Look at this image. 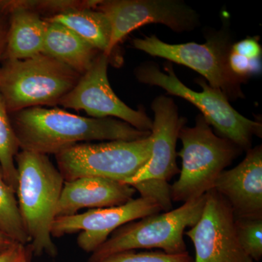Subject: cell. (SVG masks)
Instances as JSON below:
<instances>
[{
    "instance_id": "1",
    "label": "cell",
    "mask_w": 262,
    "mask_h": 262,
    "mask_svg": "<svg viewBox=\"0 0 262 262\" xmlns=\"http://www.w3.org/2000/svg\"><path fill=\"white\" fill-rule=\"evenodd\" d=\"M11 122L20 150L46 155L82 143L135 141L151 135L117 119L79 116L56 107L26 108L13 114Z\"/></svg>"
},
{
    "instance_id": "2",
    "label": "cell",
    "mask_w": 262,
    "mask_h": 262,
    "mask_svg": "<svg viewBox=\"0 0 262 262\" xmlns=\"http://www.w3.org/2000/svg\"><path fill=\"white\" fill-rule=\"evenodd\" d=\"M18 173L16 198L30 238L31 251L37 256H56L51 230L64 179L48 155L20 150L15 157Z\"/></svg>"
},
{
    "instance_id": "3",
    "label": "cell",
    "mask_w": 262,
    "mask_h": 262,
    "mask_svg": "<svg viewBox=\"0 0 262 262\" xmlns=\"http://www.w3.org/2000/svg\"><path fill=\"white\" fill-rule=\"evenodd\" d=\"M0 66V95L8 113L54 106L82 75L46 54L24 60H4Z\"/></svg>"
},
{
    "instance_id": "4",
    "label": "cell",
    "mask_w": 262,
    "mask_h": 262,
    "mask_svg": "<svg viewBox=\"0 0 262 262\" xmlns=\"http://www.w3.org/2000/svg\"><path fill=\"white\" fill-rule=\"evenodd\" d=\"M179 139L182 148V169L170 185L172 202L192 201L213 189L219 176L243 151L232 141L215 135L209 123L198 115L194 127L184 126Z\"/></svg>"
},
{
    "instance_id": "5",
    "label": "cell",
    "mask_w": 262,
    "mask_h": 262,
    "mask_svg": "<svg viewBox=\"0 0 262 262\" xmlns=\"http://www.w3.org/2000/svg\"><path fill=\"white\" fill-rule=\"evenodd\" d=\"M134 75L141 83L158 86L168 94L192 103L201 110L210 125H213L222 137L232 141L239 149H251L253 136L261 137V123L246 118L236 111L227 96L220 90L211 87L203 78L195 80L203 89L201 92L188 88L176 75L170 62L164 64V72L155 62H144L136 67Z\"/></svg>"
},
{
    "instance_id": "6",
    "label": "cell",
    "mask_w": 262,
    "mask_h": 262,
    "mask_svg": "<svg viewBox=\"0 0 262 262\" xmlns=\"http://www.w3.org/2000/svg\"><path fill=\"white\" fill-rule=\"evenodd\" d=\"M184 203L163 213L149 215L122 226L92 253L89 261L135 249L160 248L169 254L186 252L184 234L201 218L206 195Z\"/></svg>"
},
{
    "instance_id": "7",
    "label": "cell",
    "mask_w": 262,
    "mask_h": 262,
    "mask_svg": "<svg viewBox=\"0 0 262 262\" xmlns=\"http://www.w3.org/2000/svg\"><path fill=\"white\" fill-rule=\"evenodd\" d=\"M154 113L151 137L152 147L150 159L137 173L124 184L159 203L162 210L172 207L169 181L180 172L177 164V143L186 119L180 117L178 107L171 98L160 96L151 103Z\"/></svg>"
},
{
    "instance_id": "8",
    "label": "cell",
    "mask_w": 262,
    "mask_h": 262,
    "mask_svg": "<svg viewBox=\"0 0 262 262\" xmlns=\"http://www.w3.org/2000/svg\"><path fill=\"white\" fill-rule=\"evenodd\" d=\"M206 38L204 44H169L152 35L134 39L133 46L151 56L192 69L229 100L244 97L241 84L246 80L234 75L229 65L232 46L229 33L224 27L220 32L208 34Z\"/></svg>"
},
{
    "instance_id": "9",
    "label": "cell",
    "mask_w": 262,
    "mask_h": 262,
    "mask_svg": "<svg viewBox=\"0 0 262 262\" xmlns=\"http://www.w3.org/2000/svg\"><path fill=\"white\" fill-rule=\"evenodd\" d=\"M151 135L135 141L82 143L55 155L65 182L96 177L122 183L134 177L150 159Z\"/></svg>"
},
{
    "instance_id": "10",
    "label": "cell",
    "mask_w": 262,
    "mask_h": 262,
    "mask_svg": "<svg viewBox=\"0 0 262 262\" xmlns=\"http://www.w3.org/2000/svg\"><path fill=\"white\" fill-rule=\"evenodd\" d=\"M96 10L111 24L110 57L127 34L146 24H163L177 33L191 32L201 24L196 10L181 0H101Z\"/></svg>"
},
{
    "instance_id": "11",
    "label": "cell",
    "mask_w": 262,
    "mask_h": 262,
    "mask_svg": "<svg viewBox=\"0 0 262 262\" xmlns=\"http://www.w3.org/2000/svg\"><path fill=\"white\" fill-rule=\"evenodd\" d=\"M110 58L104 53H100L89 70L58 105L82 110L94 118L117 119L138 130L151 132L152 120L146 115L144 108L133 110L112 89L107 73Z\"/></svg>"
},
{
    "instance_id": "12",
    "label": "cell",
    "mask_w": 262,
    "mask_h": 262,
    "mask_svg": "<svg viewBox=\"0 0 262 262\" xmlns=\"http://www.w3.org/2000/svg\"><path fill=\"white\" fill-rule=\"evenodd\" d=\"M206 195L201 218L184 233L194 245L193 262H254L239 244L229 203L215 189Z\"/></svg>"
},
{
    "instance_id": "13",
    "label": "cell",
    "mask_w": 262,
    "mask_h": 262,
    "mask_svg": "<svg viewBox=\"0 0 262 262\" xmlns=\"http://www.w3.org/2000/svg\"><path fill=\"white\" fill-rule=\"evenodd\" d=\"M163 211L159 203L140 198L118 206L91 209L83 213L56 217L52 226L53 237L80 232L77 242L85 252L93 253L117 229L135 220Z\"/></svg>"
},
{
    "instance_id": "14",
    "label": "cell",
    "mask_w": 262,
    "mask_h": 262,
    "mask_svg": "<svg viewBox=\"0 0 262 262\" xmlns=\"http://www.w3.org/2000/svg\"><path fill=\"white\" fill-rule=\"evenodd\" d=\"M213 189L223 196L238 219H262L261 145L247 150L237 166L225 170Z\"/></svg>"
},
{
    "instance_id": "15",
    "label": "cell",
    "mask_w": 262,
    "mask_h": 262,
    "mask_svg": "<svg viewBox=\"0 0 262 262\" xmlns=\"http://www.w3.org/2000/svg\"><path fill=\"white\" fill-rule=\"evenodd\" d=\"M136 189L128 184L96 177H84L64 182L56 217L75 215L83 208H108L133 199Z\"/></svg>"
},
{
    "instance_id": "16",
    "label": "cell",
    "mask_w": 262,
    "mask_h": 262,
    "mask_svg": "<svg viewBox=\"0 0 262 262\" xmlns=\"http://www.w3.org/2000/svg\"><path fill=\"white\" fill-rule=\"evenodd\" d=\"M1 10L8 15L4 60H24L42 54L48 21L20 0L3 1Z\"/></svg>"
},
{
    "instance_id": "17",
    "label": "cell",
    "mask_w": 262,
    "mask_h": 262,
    "mask_svg": "<svg viewBox=\"0 0 262 262\" xmlns=\"http://www.w3.org/2000/svg\"><path fill=\"white\" fill-rule=\"evenodd\" d=\"M48 23L43 54L55 58L81 75H83L101 52L64 26L56 22Z\"/></svg>"
},
{
    "instance_id": "18",
    "label": "cell",
    "mask_w": 262,
    "mask_h": 262,
    "mask_svg": "<svg viewBox=\"0 0 262 262\" xmlns=\"http://www.w3.org/2000/svg\"><path fill=\"white\" fill-rule=\"evenodd\" d=\"M45 20L64 26L98 51L107 55L112 28L110 20L102 12L95 9L74 10L45 18Z\"/></svg>"
},
{
    "instance_id": "19",
    "label": "cell",
    "mask_w": 262,
    "mask_h": 262,
    "mask_svg": "<svg viewBox=\"0 0 262 262\" xmlns=\"http://www.w3.org/2000/svg\"><path fill=\"white\" fill-rule=\"evenodd\" d=\"M0 232L13 242L27 246L30 238L19 209L16 193L5 180L0 167Z\"/></svg>"
},
{
    "instance_id": "20",
    "label": "cell",
    "mask_w": 262,
    "mask_h": 262,
    "mask_svg": "<svg viewBox=\"0 0 262 262\" xmlns=\"http://www.w3.org/2000/svg\"><path fill=\"white\" fill-rule=\"evenodd\" d=\"M20 146L7 110L4 100L0 95V167L7 183L16 193L18 173L15 157Z\"/></svg>"
},
{
    "instance_id": "21",
    "label": "cell",
    "mask_w": 262,
    "mask_h": 262,
    "mask_svg": "<svg viewBox=\"0 0 262 262\" xmlns=\"http://www.w3.org/2000/svg\"><path fill=\"white\" fill-rule=\"evenodd\" d=\"M237 237L245 252L253 261L262 257V219L235 218Z\"/></svg>"
},
{
    "instance_id": "22",
    "label": "cell",
    "mask_w": 262,
    "mask_h": 262,
    "mask_svg": "<svg viewBox=\"0 0 262 262\" xmlns=\"http://www.w3.org/2000/svg\"><path fill=\"white\" fill-rule=\"evenodd\" d=\"M101 0H20L24 6L39 14L53 16L70 10L95 9Z\"/></svg>"
},
{
    "instance_id": "23",
    "label": "cell",
    "mask_w": 262,
    "mask_h": 262,
    "mask_svg": "<svg viewBox=\"0 0 262 262\" xmlns=\"http://www.w3.org/2000/svg\"><path fill=\"white\" fill-rule=\"evenodd\" d=\"M187 251L179 254H169L163 251L135 253L132 251L115 253L96 261L89 262H193Z\"/></svg>"
},
{
    "instance_id": "24",
    "label": "cell",
    "mask_w": 262,
    "mask_h": 262,
    "mask_svg": "<svg viewBox=\"0 0 262 262\" xmlns=\"http://www.w3.org/2000/svg\"><path fill=\"white\" fill-rule=\"evenodd\" d=\"M229 65L234 75L246 80L249 76L259 73L261 67V58L249 59L231 51Z\"/></svg>"
},
{
    "instance_id": "25",
    "label": "cell",
    "mask_w": 262,
    "mask_h": 262,
    "mask_svg": "<svg viewBox=\"0 0 262 262\" xmlns=\"http://www.w3.org/2000/svg\"><path fill=\"white\" fill-rule=\"evenodd\" d=\"M232 53L249 59L261 58V48L257 38L248 37L232 45Z\"/></svg>"
},
{
    "instance_id": "26",
    "label": "cell",
    "mask_w": 262,
    "mask_h": 262,
    "mask_svg": "<svg viewBox=\"0 0 262 262\" xmlns=\"http://www.w3.org/2000/svg\"><path fill=\"white\" fill-rule=\"evenodd\" d=\"M29 254L25 246L14 244L0 253V262H24L29 259Z\"/></svg>"
},
{
    "instance_id": "27",
    "label": "cell",
    "mask_w": 262,
    "mask_h": 262,
    "mask_svg": "<svg viewBox=\"0 0 262 262\" xmlns=\"http://www.w3.org/2000/svg\"><path fill=\"white\" fill-rule=\"evenodd\" d=\"M8 28V13L4 10L0 9V61H3L4 57Z\"/></svg>"
},
{
    "instance_id": "28",
    "label": "cell",
    "mask_w": 262,
    "mask_h": 262,
    "mask_svg": "<svg viewBox=\"0 0 262 262\" xmlns=\"http://www.w3.org/2000/svg\"><path fill=\"white\" fill-rule=\"evenodd\" d=\"M14 244H16V243L13 242L8 236L0 232V253L3 252L5 250L8 249V248H10Z\"/></svg>"
},
{
    "instance_id": "29",
    "label": "cell",
    "mask_w": 262,
    "mask_h": 262,
    "mask_svg": "<svg viewBox=\"0 0 262 262\" xmlns=\"http://www.w3.org/2000/svg\"><path fill=\"white\" fill-rule=\"evenodd\" d=\"M2 5H3V1H0V9H1Z\"/></svg>"
},
{
    "instance_id": "30",
    "label": "cell",
    "mask_w": 262,
    "mask_h": 262,
    "mask_svg": "<svg viewBox=\"0 0 262 262\" xmlns=\"http://www.w3.org/2000/svg\"><path fill=\"white\" fill-rule=\"evenodd\" d=\"M29 259H28V260H26V261H24V262H29Z\"/></svg>"
}]
</instances>
